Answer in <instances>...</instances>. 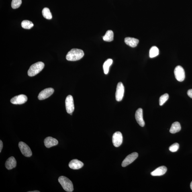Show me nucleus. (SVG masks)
<instances>
[{"instance_id": "nucleus-8", "label": "nucleus", "mask_w": 192, "mask_h": 192, "mask_svg": "<svg viewBox=\"0 0 192 192\" xmlns=\"http://www.w3.org/2000/svg\"><path fill=\"white\" fill-rule=\"evenodd\" d=\"M123 141L122 135L121 133L119 131L116 132L113 135L112 141L113 145L118 147L122 144Z\"/></svg>"}, {"instance_id": "nucleus-4", "label": "nucleus", "mask_w": 192, "mask_h": 192, "mask_svg": "<svg viewBox=\"0 0 192 192\" xmlns=\"http://www.w3.org/2000/svg\"><path fill=\"white\" fill-rule=\"evenodd\" d=\"M175 77L178 81L181 82L184 80L185 73L184 70L181 66H178L175 68L174 71Z\"/></svg>"}, {"instance_id": "nucleus-22", "label": "nucleus", "mask_w": 192, "mask_h": 192, "mask_svg": "<svg viewBox=\"0 0 192 192\" xmlns=\"http://www.w3.org/2000/svg\"><path fill=\"white\" fill-rule=\"evenodd\" d=\"M42 14L45 18L47 19H51L52 18V15L50 10L48 8H45L42 11Z\"/></svg>"}, {"instance_id": "nucleus-7", "label": "nucleus", "mask_w": 192, "mask_h": 192, "mask_svg": "<svg viewBox=\"0 0 192 192\" xmlns=\"http://www.w3.org/2000/svg\"><path fill=\"white\" fill-rule=\"evenodd\" d=\"M65 104L67 113L69 114L73 113L74 110V106L73 98L72 95H69L67 97Z\"/></svg>"}, {"instance_id": "nucleus-29", "label": "nucleus", "mask_w": 192, "mask_h": 192, "mask_svg": "<svg viewBox=\"0 0 192 192\" xmlns=\"http://www.w3.org/2000/svg\"><path fill=\"white\" fill-rule=\"evenodd\" d=\"M190 188L192 190V181L191 182V183L190 184Z\"/></svg>"}, {"instance_id": "nucleus-15", "label": "nucleus", "mask_w": 192, "mask_h": 192, "mask_svg": "<svg viewBox=\"0 0 192 192\" xmlns=\"http://www.w3.org/2000/svg\"><path fill=\"white\" fill-rule=\"evenodd\" d=\"M167 169L166 166H162L156 168L150 174L153 176H160L163 175L167 171Z\"/></svg>"}, {"instance_id": "nucleus-25", "label": "nucleus", "mask_w": 192, "mask_h": 192, "mask_svg": "<svg viewBox=\"0 0 192 192\" xmlns=\"http://www.w3.org/2000/svg\"><path fill=\"white\" fill-rule=\"evenodd\" d=\"M22 3V0H12L11 7L13 9H17L20 6Z\"/></svg>"}, {"instance_id": "nucleus-11", "label": "nucleus", "mask_w": 192, "mask_h": 192, "mask_svg": "<svg viewBox=\"0 0 192 192\" xmlns=\"http://www.w3.org/2000/svg\"><path fill=\"white\" fill-rule=\"evenodd\" d=\"M54 90L52 88H48L43 90L39 93L38 98L39 100H43L49 97L54 93Z\"/></svg>"}, {"instance_id": "nucleus-17", "label": "nucleus", "mask_w": 192, "mask_h": 192, "mask_svg": "<svg viewBox=\"0 0 192 192\" xmlns=\"http://www.w3.org/2000/svg\"><path fill=\"white\" fill-rule=\"evenodd\" d=\"M125 42L126 44L132 48H135L138 45L139 40L134 38L127 37L125 39Z\"/></svg>"}, {"instance_id": "nucleus-26", "label": "nucleus", "mask_w": 192, "mask_h": 192, "mask_svg": "<svg viewBox=\"0 0 192 192\" xmlns=\"http://www.w3.org/2000/svg\"><path fill=\"white\" fill-rule=\"evenodd\" d=\"M179 145L178 143H176L174 144L169 147V150L170 151L172 152H175L177 151V150L179 149Z\"/></svg>"}, {"instance_id": "nucleus-9", "label": "nucleus", "mask_w": 192, "mask_h": 192, "mask_svg": "<svg viewBox=\"0 0 192 192\" xmlns=\"http://www.w3.org/2000/svg\"><path fill=\"white\" fill-rule=\"evenodd\" d=\"M138 156V154L136 152H134L133 153L129 154L127 156L124 160H123L122 163V167H126L129 164L136 160Z\"/></svg>"}, {"instance_id": "nucleus-18", "label": "nucleus", "mask_w": 192, "mask_h": 192, "mask_svg": "<svg viewBox=\"0 0 192 192\" xmlns=\"http://www.w3.org/2000/svg\"><path fill=\"white\" fill-rule=\"evenodd\" d=\"M181 129V127L180 123L178 122H174L172 124L170 129V132L171 134H174L179 132Z\"/></svg>"}, {"instance_id": "nucleus-5", "label": "nucleus", "mask_w": 192, "mask_h": 192, "mask_svg": "<svg viewBox=\"0 0 192 192\" xmlns=\"http://www.w3.org/2000/svg\"><path fill=\"white\" fill-rule=\"evenodd\" d=\"M19 147L21 153L26 157H30L32 155L31 149L25 143L23 142H19Z\"/></svg>"}, {"instance_id": "nucleus-13", "label": "nucleus", "mask_w": 192, "mask_h": 192, "mask_svg": "<svg viewBox=\"0 0 192 192\" xmlns=\"http://www.w3.org/2000/svg\"><path fill=\"white\" fill-rule=\"evenodd\" d=\"M44 142L45 146L48 148L57 145L58 143L56 139L51 137H47L45 139Z\"/></svg>"}, {"instance_id": "nucleus-19", "label": "nucleus", "mask_w": 192, "mask_h": 192, "mask_svg": "<svg viewBox=\"0 0 192 192\" xmlns=\"http://www.w3.org/2000/svg\"><path fill=\"white\" fill-rule=\"evenodd\" d=\"M104 41L107 42H111L113 40V33L112 31L109 30L107 31L105 35L103 37Z\"/></svg>"}, {"instance_id": "nucleus-10", "label": "nucleus", "mask_w": 192, "mask_h": 192, "mask_svg": "<svg viewBox=\"0 0 192 192\" xmlns=\"http://www.w3.org/2000/svg\"><path fill=\"white\" fill-rule=\"evenodd\" d=\"M27 98L26 95L23 94L15 96L11 100V103L14 104H22L26 102Z\"/></svg>"}, {"instance_id": "nucleus-23", "label": "nucleus", "mask_w": 192, "mask_h": 192, "mask_svg": "<svg viewBox=\"0 0 192 192\" xmlns=\"http://www.w3.org/2000/svg\"><path fill=\"white\" fill-rule=\"evenodd\" d=\"M21 25L23 29H30L34 26V24L31 21L25 20L21 23Z\"/></svg>"}, {"instance_id": "nucleus-16", "label": "nucleus", "mask_w": 192, "mask_h": 192, "mask_svg": "<svg viewBox=\"0 0 192 192\" xmlns=\"http://www.w3.org/2000/svg\"><path fill=\"white\" fill-rule=\"evenodd\" d=\"M5 167L8 170H11L16 167L17 166V161L13 156L9 158L7 160L5 163Z\"/></svg>"}, {"instance_id": "nucleus-28", "label": "nucleus", "mask_w": 192, "mask_h": 192, "mask_svg": "<svg viewBox=\"0 0 192 192\" xmlns=\"http://www.w3.org/2000/svg\"><path fill=\"white\" fill-rule=\"evenodd\" d=\"M3 148V142L1 140L0 141V152H1Z\"/></svg>"}, {"instance_id": "nucleus-1", "label": "nucleus", "mask_w": 192, "mask_h": 192, "mask_svg": "<svg viewBox=\"0 0 192 192\" xmlns=\"http://www.w3.org/2000/svg\"><path fill=\"white\" fill-rule=\"evenodd\" d=\"M84 54L83 50L79 49L73 48L68 53L66 58L69 61H77L83 58Z\"/></svg>"}, {"instance_id": "nucleus-21", "label": "nucleus", "mask_w": 192, "mask_h": 192, "mask_svg": "<svg viewBox=\"0 0 192 192\" xmlns=\"http://www.w3.org/2000/svg\"><path fill=\"white\" fill-rule=\"evenodd\" d=\"M159 54V50L157 47L153 46L150 51V58H154L157 56Z\"/></svg>"}, {"instance_id": "nucleus-30", "label": "nucleus", "mask_w": 192, "mask_h": 192, "mask_svg": "<svg viewBox=\"0 0 192 192\" xmlns=\"http://www.w3.org/2000/svg\"><path fill=\"white\" fill-rule=\"evenodd\" d=\"M29 192H40V191H29Z\"/></svg>"}, {"instance_id": "nucleus-20", "label": "nucleus", "mask_w": 192, "mask_h": 192, "mask_svg": "<svg viewBox=\"0 0 192 192\" xmlns=\"http://www.w3.org/2000/svg\"><path fill=\"white\" fill-rule=\"evenodd\" d=\"M113 60L111 59H108L103 64V68L104 73L105 74L108 73L110 67L112 64Z\"/></svg>"}, {"instance_id": "nucleus-12", "label": "nucleus", "mask_w": 192, "mask_h": 192, "mask_svg": "<svg viewBox=\"0 0 192 192\" xmlns=\"http://www.w3.org/2000/svg\"><path fill=\"white\" fill-rule=\"evenodd\" d=\"M135 118L141 126L143 127L144 126L145 122L143 119V110L141 108H139L136 111L135 113Z\"/></svg>"}, {"instance_id": "nucleus-3", "label": "nucleus", "mask_w": 192, "mask_h": 192, "mask_svg": "<svg viewBox=\"0 0 192 192\" xmlns=\"http://www.w3.org/2000/svg\"><path fill=\"white\" fill-rule=\"evenodd\" d=\"M58 181L64 190L68 192L73 191V183L68 178L64 176H60L59 178Z\"/></svg>"}, {"instance_id": "nucleus-2", "label": "nucleus", "mask_w": 192, "mask_h": 192, "mask_svg": "<svg viewBox=\"0 0 192 192\" xmlns=\"http://www.w3.org/2000/svg\"><path fill=\"white\" fill-rule=\"evenodd\" d=\"M45 64L42 62H39L32 64L28 71V75L30 77H33L37 75L44 69Z\"/></svg>"}, {"instance_id": "nucleus-24", "label": "nucleus", "mask_w": 192, "mask_h": 192, "mask_svg": "<svg viewBox=\"0 0 192 192\" xmlns=\"http://www.w3.org/2000/svg\"><path fill=\"white\" fill-rule=\"evenodd\" d=\"M169 96L168 94L166 93L162 95L159 98V105L162 106L169 99Z\"/></svg>"}, {"instance_id": "nucleus-27", "label": "nucleus", "mask_w": 192, "mask_h": 192, "mask_svg": "<svg viewBox=\"0 0 192 192\" xmlns=\"http://www.w3.org/2000/svg\"><path fill=\"white\" fill-rule=\"evenodd\" d=\"M187 94L192 99V89L188 90L187 91Z\"/></svg>"}, {"instance_id": "nucleus-6", "label": "nucleus", "mask_w": 192, "mask_h": 192, "mask_svg": "<svg viewBox=\"0 0 192 192\" xmlns=\"http://www.w3.org/2000/svg\"><path fill=\"white\" fill-rule=\"evenodd\" d=\"M125 92V88L122 82H119L117 84L116 91L115 93L116 99L117 101H122Z\"/></svg>"}, {"instance_id": "nucleus-14", "label": "nucleus", "mask_w": 192, "mask_h": 192, "mask_svg": "<svg viewBox=\"0 0 192 192\" xmlns=\"http://www.w3.org/2000/svg\"><path fill=\"white\" fill-rule=\"evenodd\" d=\"M83 166V162L77 159L72 160L69 164L70 168L74 170L81 169Z\"/></svg>"}]
</instances>
